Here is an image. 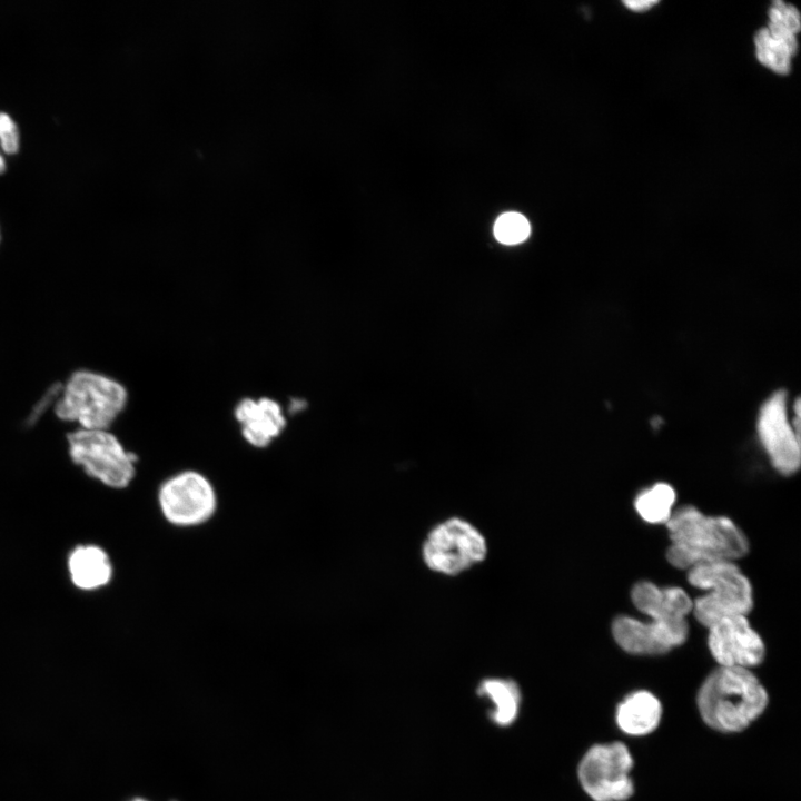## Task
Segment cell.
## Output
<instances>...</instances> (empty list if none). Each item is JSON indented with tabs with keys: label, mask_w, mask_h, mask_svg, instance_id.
Masks as SVG:
<instances>
[{
	"label": "cell",
	"mask_w": 801,
	"mask_h": 801,
	"mask_svg": "<svg viewBox=\"0 0 801 801\" xmlns=\"http://www.w3.org/2000/svg\"><path fill=\"white\" fill-rule=\"evenodd\" d=\"M688 580L709 591L693 602L692 609L696 620L708 627L729 615H745L753 605L751 584L732 561L699 564L690 568Z\"/></svg>",
	"instance_id": "obj_4"
},
{
	"label": "cell",
	"mask_w": 801,
	"mask_h": 801,
	"mask_svg": "<svg viewBox=\"0 0 801 801\" xmlns=\"http://www.w3.org/2000/svg\"><path fill=\"white\" fill-rule=\"evenodd\" d=\"M21 149V131L14 118L0 110V176L4 175Z\"/></svg>",
	"instance_id": "obj_20"
},
{
	"label": "cell",
	"mask_w": 801,
	"mask_h": 801,
	"mask_svg": "<svg viewBox=\"0 0 801 801\" xmlns=\"http://www.w3.org/2000/svg\"><path fill=\"white\" fill-rule=\"evenodd\" d=\"M632 601L653 622L689 629L685 616L692 611L693 602L681 587L660 589L651 582H639L632 590Z\"/></svg>",
	"instance_id": "obj_13"
},
{
	"label": "cell",
	"mask_w": 801,
	"mask_h": 801,
	"mask_svg": "<svg viewBox=\"0 0 801 801\" xmlns=\"http://www.w3.org/2000/svg\"><path fill=\"white\" fill-rule=\"evenodd\" d=\"M244 439L257 448L267 447L286 426L280 404L269 397L244 398L234 409Z\"/></svg>",
	"instance_id": "obj_12"
},
{
	"label": "cell",
	"mask_w": 801,
	"mask_h": 801,
	"mask_svg": "<svg viewBox=\"0 0 801 801\" xmlns=\"http://www.w3.org/2000/svg\"><path fill=\"white\" fill-rule=\"evenodd\" d=\"M672 545L668 561L679 568H692L711 561H732L748 553L743 532L728 517L708 516L694 506H682L665 523Z\"/></svg>",
	"instance_id": "obj_1"
},
{
	"label": "cell",
	"mask_w": 801,
	"mask_h": 801,
	"mask_svg": "<svg viewBox=\"0 0 801 801\" xmlns=\"http://www.w3.org/2000/svg\"><path fill=\"white\" fill-rule=\"evenodd\" d=\"M1 238H2V236H1V228H0V243H1Z\"/></svg>",
	"instance_id": "obj_24"
},
{
	"label": "cell",
	"mask_w": 801,
	"mask_h": 801,
	"mask_svg": "<svg viewBox=\"0 0 801 801\" xmlns=\"http://www.w3.org/2000/svg\"><path fill=\"white\" fill-rule=\"evenodd\" d=\"M633 758L622 742L595 744L583 755L578 780L594 801H625L634 792Z\"/></svg>",
	"instance_id": "obj_7"
},
{
	"label": "cell",
	"mask_w": 801,
	"mask_h": 801,
	"mask_svg": "<svg viewBox=\"0 0 801 801\" xmlns=\"http://www.w3.org/2000/svg\"><path fill=\"white\" fill-rule=\"evenodd\" d=\"M708 644L720 666L749 669L764 659L763 641L742 614L722 617L710 625Z\"/></svg>",
	"instance_id": "obj_9"
},
{
	"label": "cell",
	"mask_w": 801,
	"mask_h": 801,
	"mask_svg": "<svg viewBox=\"0 0 801 801\" xmlns=\"http://www.w3.org/2000/svg\"><path fill=\"white\" fill-rule=\"evenodd\" d=\"M127 402L128 392L120 382L95 370L79 369L67 379L55 413L80 428L108 429Z\"/></svg>",
	"instance_id": "obj_3"
},
{
	"label": "cell",
	"mask_w": 801,
	"mask_h": 801,
	"mask_svg": "<svg viewBox=\"0 0 801 801\" xmlns=\"http://www.w3.org/2000/svg\"><path fill=\"white\" fill-rule=\"evenodd\" d=\"M662 718L660 700L649 691L632 692L617 705L615 720L622 732L642 736L653 732Z\"/></svg>",
	"instance_id": "obj_14"
},
{
	"label": "cell",
	"mask_w": 801,
	"mask_h": 801,
	"mask_svg": "<svg viewBox=\"0 0 801 801\" xmlns=\"http://www.w3.org/2000/svg\"><path fill=\"white\" fill-rule=\"evenodd\" d=\"M689 629L663 623L642 622L629 616L614 620L612 633L616 643L626 652L637 655L662 654L684 643Z\"/></svg>",
	"instance_id": "obj_11"
},
{
	"label": "cell",
	"mask_w": 801,
	"mask_h": 801,
	"mask_svg": "<svg viewBox=\"0 0 801 801\" xmlns=\"http://www.w3.org/2000/svg\"><path fill=\"white\" fill-rule=\"evenodd\" d=\"M768 702L762 683L744 668L719 666L704 680L696 696L702 720L725 733L748 728L763 713Z\"/></svg>",
	"instance_id": "obj_2"
},
{
	"label": "cell",
	"mask_w": 801,
	"mask_h": 801,
	"mask_svg": "<svg viewBox=\"0 0 801 801\" xmlns=\"http://www.w3.org/2000/svg\"><path fill=\"white\" fill-rule=\"evenodd\" d=\"M755 47L756 57L762 65L781 75L790 71L791 58L795 51L783 41L771 37L767 28L756 33Z\"/></svg>",
	"instance_id": "obj_18"
},
{
	"label": "cell",
	"mask_w": 801,
	"mask_h": 801,
	"mask_svg": "<svg viewBox=\"0 0 801 801\" xmlns=\"http://www.w3.org/2000/svg\"><path fill=\"white\" fill-rule=\"evenodd\" d=\"M67 439L71 459L92 477L115 488L132 481L137 457L108 429L79 428Z\"/></svg>",
	"instance_id": "obj_5"
},
{
	"label": "cell",
	"mask_w": 801,
	"mask_h": 801,
	"mask_svg": "<svg viewBox=\"0 0 801 801\" xmlns=\"http://www.w3.org/2000/svg\"><path fill=\"white\" fill-rule=\"evenodd\" d=\"M527 219L518 212H505L501 215L494 225L495 238L505 245H515L524 241L530 235Z\"/></svg>",
	"instance_id": "obj_21"
},
{
	"label": "cell",
	"mask_w": 801,
	"mask_h": 801,
	"mask_svg": "<svg viewBox=\"0 0 801 801\" xmlns=\"http://www.w3.org/2000/svg\"><path fill=\"white\" fill-rule=\"evenodd\" d=\"M487 553L485 537L471 523L452 517L436 525L422 548L426 566L444 575H457L481 563Z\"/></svg>",
	"instance_id": "obj_6"
},
{
	"label": "cell",
	"mask_w": 801,
	"mask_h": 801,
	"mask_svg": "<svg viewBox=\"0 0 801 801\" xmlns=\"http://www.w3.org/2000/svg\"><path fill=\"white\" fill-rule=\"evenodd\" d=\"M71 580L80 589L92 590L110 581L112 568L108 555L97 546H79L68 561Z\"/></svg>",
	"instance_id": "obj_15"
},
{
	"label": "cell",
	"mask_w": 801,
	"mask_h": 801,
	"mask_svg": "<svg viewBox=\"0 0 801 801\" xmlns=\"http://www.w3.org/2000/svg\"><path fill=\"white\" fill-rule=\"evenodd\" d=\"M758 434L778 472L783 475L797 472L800 466V436L788 421L785 392L773 394L761 407Z\"/></svg>",
	"instance_id": "obj_10"
},
{
	"label": "cell",
	"mask_w": 801,
	"mask_h": 801,
	"mask_svg": "<svg viewBox=\"0 0 801 801\" xmlns=\"http://www.w3.org/2000/svg\"><path fill=\"white\" fill-rule=\"evenodd\" d=\"M127 801H150V800H148V799H146V798H142V797H135V798H131V799H129V800H127Z\"/></svg>",
	"instance_id": "obj_23"
},
{
	"label": "cell",
	"mask_w": 801,
	"mask_h": 801,
	"mask_svg": "<svg viewBox=\"0 0 801 801\" xmlns=\"http://www.w3.org/2000/svg\"><path fill=\"white\" fill-rule=\"evenodd\" d=\"M769 28L771 37L783 41L797 51L795 33L800 30V14L793 6L774 1L769 11Z\"/></svg>",
	"instance_id": "obj_19"
},
{
	"label": "cell",
	"mask_w": 801,
	"mask_h": 801,
	"mask_svg": "<svg viewBox=\"0 0 801 801\" xmlns=\"http://www.w3.org/2000/svg\"><path fill=\"white\" fill-rule=\"evenodd\" d=\"M675 492L666 483H657L640 493L635 500V510L647 523H666L672 515Z\"/></svg>",
	"instance_id": "obj_17"
},
{
	"label": "cell",
	"mask_w": 801,
	"mask_h": 801,
	"mask_svg": "<svg viewBox=\"0 0 801 801\" xmlns=\"http://www.w3.org/2000/svg\"><path fill=\"white\" fill-rule=\"evenodd\" d=\"M477 694L487 698L493 708L490 719L500 726H507L515 721L521 703V692L517 684L508 679H485L478 688Z\"/></svg>",
	"instance_id": "obj_16"
},
{
	"label": "cell",
	"mask_w": 801,
	"mask_h": 801,
	"mask_svg": "<svg viewBox=\"0 0 801 801\" xmlns=\"http://www.w3.org/2000/svg\"><path fill=\"white\" fill-rule=\"evenodd\" d=\"M656 3H657V1H647V0H641V1H635V0L624 1V4H625L629 9L633 10V11H644V10L650 9L652 6H654V4H656Z\"/></svg>",
	"instance_id": "obj_22"
},
{
	"label": "cell",
	"mask_w": 801,
	"mask_h": 801,
	"mask_svg": "<svg viewBox=\"0 0 801 801\" xmlns=\"http://www.w3.org/2000/svg\"><path fill=\"white\" fill-rule=\"evenodd\" d=\"M158 504L164 518L177 527H196L216 513L218 497L210 479L200 472L186 469L162 482Z\"/></svg>",
	"instance_id": "obj_8"
}]
</instances>
